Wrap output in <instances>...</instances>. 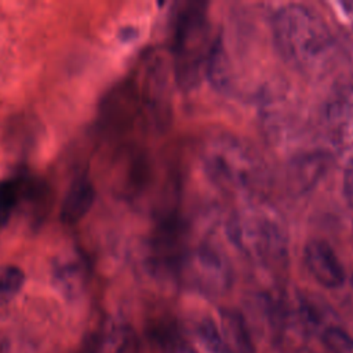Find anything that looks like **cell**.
<instances>
[{"mask_svg":"<svg viewBox=\"0 0 353 353\" xmlns=\"http://www.w3.org/2000/svg\"><path fill=\"white\" fill-rule=\"evenodd\" d=\"M272 32L280 55L296 69L314 74L325 70L334 58V37L324 19L302 4L277 10Z\"/></svg>","mask_w":353,"mask_h":353,"instance_id":"obj_1","label":"cell"},{"mask_svg":"<svg viewBox=\"0 0 353 353\" xmlns=\"http://www.w3.org/2000/svg\"><path fill=\"white\" fill-rule=\"evenodd\" d=\"M207 174L233 192L252 190L261 183L263 167L248 146L230 137L214 139L203 154Z\"/></svg>","mask_w":353,"mask_h":353,"instance_id":"obj_2","label":"cell"},{"mask_svg":"<svg viewBox=\"0 0 353 353\" xmlns=\"http://www.w3.org/2000/svg\"><path fill=\"white\" fill-rule=\"evenodd\" d=\"M233 243L248 256L272 261L285 254V233L281 221L269 210L250 207L239 211L229 223Z\"/></svg>","mask_w":353,"mask_h":353,"instance_id":"obj_3","label":"cell"},{"mask_svg":"<svg viewBox=\"0 0 353 353\" xmlns=\"http://www.w3.org/2000/svg\"><path fill=\"white\" fill-rule=\"evenodd\" d=\"M208 33V21L201 8L193 4L181 12L175 29L174 54L176 76L185 85L194 83L204 57L211 54L207 51Z\"/></svg>","mask_w":353,"mask_h":353,"instance_id":"obj_4","label":"cell"},{"mask_svg":"<svg viewBox=\"0 0 353 353\" xmlns=\"http://www.w3.org/2000/svg\"><path fill=\"white\" fill-rule=\"evenodd\" d=\"M194 332L210 353H255V345L245 319L236 310L223 309L197 321Z\"/></svg>","mask_w":353,"mask_h":353,"instance_id":"obj_5","label":"cell"},{"mask_svg":"<svg viewBox=\"0 0 353 353\" xmlns=\"http://www.w3.org/2000/svg\"><path fill=\"white\" fill-rule=\"evenodd\" d=\"M178 268L185 280L203 294H221L230 281L226 259L208 245L194 250L186 258H181Z\"/></svg>","mask_w":353,"mask_h":353,"instance_id":"obj_6","label":"cell"},{"mask_svg":"<svg viewBox=\"0 0 353 353\" xmlns=\"http://www.w3.org/2000/svg\"><path fill=\"white\" fill-rule=\"evenodd\" d=\"M303 262L313 279L325 288H338L346 274L331 245L323 240H310L303 250Z\"/></svg>","mask_w":353,"mask_h":353,"instance_id":"obj_7","label":"cell"},{"mask_svg":"<svg viewBox=\"0 0 353 353\" xmlns=\"http://www.w3.org/2000/svg\"><path fill=\"white\" fill-rule=\"evenodd\" d=\"M325 120L335 146L343 153L353 154V90L341 91L330 101Z\"/></svg>","mask_w":353,"mask_h":353,"instance_id":"obj_8","label":"cell"},{"mask_svg":"<svg viewBox=\"0 0 353 353\" xmlns=\"http://www.w3.org/2000/svg\"><path fill=\"white\" fill-rule=\"evenodd\" d=\"M95 188L87 176H77L69 186L61 205V218L65 223L79 222L92 207Z\"/></svg>","mask_w":353,"mask_h":353,"instance_id":"obj_9","label":"cell"},{"mask_svg":"<svg viewBox=\"0 0 353 353\" xmlns=\"http://www.w3.org/2000/svg\"><path fill=\"white\" fill-rule=\"evenodd\" d=\"M22 196V179L7 178L0 181V230L8 223L19 197Z\"/></svg>","mask_w":353,"mask_h":353,"instance_id":"obj_10","label":"cell"},{"mask_svg":"<svg viewBox=\"0 0 353 353\" xmlns=\"http://www.w3.org/2000/svg\"><path fill=\"white\" fill-rule=\"evenodd\" d=\"M23 272L14 265L0 268V305L10 302L23 285Z\"/></svg>","mask_w":353,"mask_h":353,"instance_id":"obj_11","label":"cell"},{"mask_svg":"<svg viewBox=\"0 0 353 353\" xmlns=\"http://www.w3.org/2000/svg\"><path fill=\"white\" fill-rule=\"evenodd\" d=\"M321 342L328 353H353V338L341 327H325L321 332Z\"/></svg>","mask_w":353,"mask_h":353,"instance_id":"obj_12","label":"cell"},{"mask_svg":"<svg viewBox=\"0 0 353 353\" xmlns=\"http://www.w3.org/2000/svg\"><path fill=\"white\" fill-rule=\"evenodd\" d=\"M154 338L163 353H197L174 327H160Z\"/></svg>","mask_w":353,"mask_h":353,"instance_id":"obj_13","label":"cell"},{"mask_svg":"<svg viewBox=\"0 0 353 353\" xmlns=\"http://www.w3.org/2000/svg\"><path fill=\"white\" fill-rule=\"evenodd\" d=\"M83 269L76 262H65L57 268L55 277L61 288L68 294H76L83 284Z\"/></svg>","mask_w":353,"mask_h":353,"instance_id":"obj_14","label":"cell"},{"mask_svg":"<svg viewBox=\"0 0 353 353\" xmlns=\"http://www.w3.org/2000/svg\"><path fill=\"white\" fill-rule=\"evenodd\" d=\"M343 194L347 204L353 208V161H349V165L343 176Z\"/></svg>","mask_w":353,"mask_h":353,"instance_id":"obj_15","label":"cell"},{"mask_svg":"<svg viewBox=\"0 0 353 353\" xmlns=\"http://www.w3.org/2000/svg\"><path fill=\"white\" fill-rule=\"evenodd\" d=\"M343 6H345V8H346L347 18H349L350 25H352V28H353V3H346V4H343Z\"/></svg>","mask_w":353,"mask_h":353,"instance_id":"obj_16","label":"cell"},{"mask_svg":"<svg viewBox=\"0 0 353 353\" xmlns=\"http://www.w3.org/2000/svg\"><path fill=\"white\" fill-rule=\"evenodd\" d=\"M0 353H3V349H1V347H0Z\"/></svg>","mask_w":353,"mask_h":353,"instance_id":"obj_17","label":"cell"},{"mask_svg":"<svg viewBox=\"0 0 353 353\" xmlns=\"http://www.w3.org/2000/svg\"><path fill=\"white\" fill-rule=\"evenodd\" d=\"M352 285H353V276H352Z\"/></svg>","mask_w":353,"mask_h":353,"instance_id":"obj_18","label":"cell"}]
</instances>
